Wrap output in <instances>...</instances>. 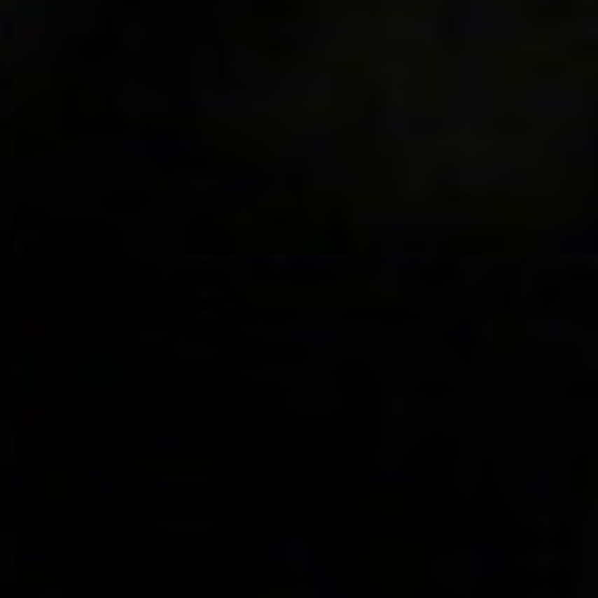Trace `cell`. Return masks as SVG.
I'll return each mask as SVG.
<instances>
[{
    "label": "cell",
    "instance_id": "6da1fadb",
    "mask_svg": "<svg viewBox=\"0 0 598 598\" xmlns=\"http://www.w3.org/2000/svg\"><path fill=\"white\" fill-rule=\"evenodd\" d=\"M559 552L552 547H538L533 549V554L526 556V566H531L533 570H538V573H552V570L559 566Z\"/></svg>",
    "mask_w": 598,
    "mask_h": 598
}]
</instances>
